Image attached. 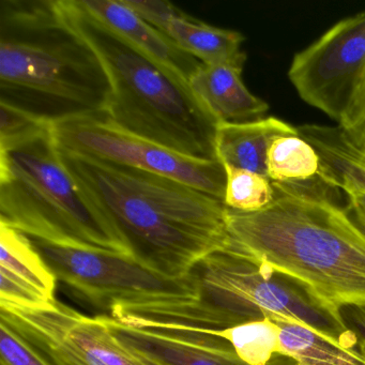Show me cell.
<instances>
[{"instance_id": "1", "label": "cell", "mask_w": 365, "mask_h": 365, "mask_svg": "<svg viewBox=\"0 0 365 365\" xmlns=\"http://www.w3.org/2000/svg\"><path fill=\"white\" fill-rule=\"evenodd\" d=\"M58 149L87 202L143 266L182 279L227 249L223 200L168 177Z\"/></svg>"}, {"instance_id": "2", "label": "cell", "mask_w": 365, "mask_h": 365, "mask_svg": "<svg viewBox=\"0 0 365 365\" xmlns=\"http://www.w3.org/2000/svg\"><path fill=\"white\" fill-rule=\"evenodd\" d=\"M259 212L228 209V251L300 286L337 319L365 309V234L345 207L275 190Z\"/></svg>"}, {"instance_id": "3", "label": "cell", "mask_w": 365, "mask_h": 365, "mask_svg": "<svg viewBox=\"0 0 365 365\" xmlns=\"http://www.w3.org/2000/svg\"><path fill=\"white\" fill-rule=\"evenodd\" d=\"M99 57L57 14L54 0L0 1V102L54 123L106 113Z\"/></svg>"}, {"instance_id": "4", "label": "cell", "mask_w": 365, "mask_h": 365, "mask_svg": "<svg viewBox=\"0 0 365 365\" xmlns=\"http://www.w3.org/2000/svg\"><path fill=\"white\" fill-rule=\"evenodd\" d=\"M63 22L97 54L110 85L106 114L119 127L189 157L217 160V121L187 85L87 11L54 0Z\"/></svg>"}, {"instance_id": "5", "label": "cell", "mask_w": 365, "mask_h": 365, "mask_svg": "<svg viewBox=\"0 0 365 365\" xmlns=\"http://www.w3.org/2000/svg\"><path fill=\"white\" fill-rule=\"evenodd\" d=\"M191 272L197 281V298L140 307V324L202 332L281 317L307 324L343 347L354 349L358 343L344 320L331 315L300 286L228 250L207 256Z\"/></svg>"}, {"instance_id": "6", "label": "cell", "mask_w": 365, "mask_h": 365, "mask_svg": "<svg viewBox=\"0 0 365 365\" xmlns=\"http://www.w3.org/2000/svg\"><path fill=\"white\" fill-rule=\"evenodd\" d=\"M0 223L53 245L130 256L63 165L53 125L0 147Z\"/></svg>"}, {"instance_id": "7", "label": "cell", "mask_w": 365, "mask_h": 365, "mask_svg": "<svg viewBox=\"0 0 365 365\" xmlns=\"http://www.w3.org/2000/svg\"><path fill=\"white\" fill-rule=\"evenodd\" d=\"M29 239L57 281L98 309L110 312L117 307L165 304L197 298V281L192 272L182 279H172L116 252Z\"/></svg>"}, {"instance_id": "8", "label": "cell", "mask_w": 365, "mask_h": 365, "mask_svg": "<svg viewBox=\"0 0 365 365\" xmlns=\"http://www.w3.org/2000/svg\"><path fill=\"white\" fill-rule=\"evenodd\" d=\"M288 78L309 106L349 131L365 119V10L294 55Z\"/></svg>"}, {"instance_id": "9", "label": "cell", "mask_w": 365, "mask_h": 365, "mask_svg": "<svg viewBox=\"0 0 365 365\" xmlns=\"http://www.w3.org/2000/svg\"><path fill=\"white\" fill-rule=\"evenodd\" d=\"M61 148L174 179L224 200L226 173L217 160L189 157L119 127L106 113L53 123Z\"/></svg>"}, {"instance_id": "10", "label": "cell", "mask_w": 365, "mask_h": 365, "mask_svg": "<svg viewBox=\"0 0 365 365\" xmlns=\"http://www.w3.org/2000/svg\"><path fill=\"white\" fill-rule=\"evenodd\" d=\"M0 322L52 365H146L115 337L103 316L88 317L57 300L43 309L0 305Z\"/></svg>"}, {"instance_id": "11", "label": "cell", "mask_w": 365, "mask_h": 365, "mask_svg": "<svg viewBox=\"0 0 365 365\" xmlns=\"http://www.w3.org/2000/svg\"><path fill=\"white\" fill-rule=\"evenodd\" d=\"M113 334L146 365H247L217 335L172 328H138L103 316Z\"/></svg>"}, {"instance_id": "12", "label": "cell", "mask_w": 365, "mask_h": 365, "mask_svg": "<svg viewBox=\"0 0 365 365\" xmlns=\"http://www.w3.org/2000/svg\"><path fill=\"white\" fill-rule=\"evenodd\" d=\"M57 279L26 235L0 223V305L43 309Z\"/></svg>"}, {"instance_id": "13", "label": "cell", "mask_w": 365, "mask_h": 365, "mask_svg": "<svg viewBox=\"0 0 365 365\" xmlns=\"http://www.w3.org/2000/svg\"><path fill=\"white\" fill-rule=\"evenodd\" d=\"M80 1L100 22L130 42L175 80L189 86L190 80L202 63L181 50L165 34L143 20L123 0Z\"/></svg>"}, {"instance_id": "14", "label": "cell", "mask_w": 365, "mask_h": 365, "mask_svg": "<svg viewBox=\"0 0 365 365\" xmlns=\"http://www.w3.org/2000/svg\"><path fill=\"white\" fill-rule=\"evenodd\" d=\"M267 177L283 193L341 202V191L329 179L319 153L300 135L279 136L273 140L267 153Z\"/></svg>"}, {"instance_id": "15", "label": "cell", "mask_w": 365, "mask_h": 365, "mask_svg": "<svg viewBox=\"0 0 365 365\" xmlns=\"http://www.w3.org/2000/svg\"><path fill=\"white\" fill-rule=\"evenodd\" d=\"M242 70L202 63L189 82L196 99L217 123H247L262 118L268 103L242 82Z\"/></svg>"}, {"instance_id": "16", "label": "cell", "mask_w": 365, "mask_h": 365, "mask_svg": "<svg viewBox=\"0 0 365 365\" xmlns=\"http://www.w3.org/2000/svg\"><path fill=\"white\" fill-rule=\"evenodd\" d=\"M299 135L298 128L277 117L247 123H217L215 157L222 165L267 176V153L275 138Z\"/></svg>"}, {"instance_id": "17", "label": "cell", "mask_w": 365, "mask_h": 365, "mask_svg": "<svg viewBox=\"0 0 365 365\" xmlns=\"http://www.w3.org/2000/svg\"><path fill=\"white\" fill-rule=\"evenodd\" d=\"M162 33L205 65L243 70L247 61L241 50L245 40L242 34L205 24L183 12L172 19Z\"/></svg>"}, {"instance_id": "18", "label": "cell", "mask_w": 365, "mask_h": 365, "mask_svg": "<svg viewBox=\"0 0 365 365\" xmlns=\"http://www.w3.org/2000/svg\"><path fill=\"white\" fill-rule=\"evenodd\" d=\"M279 329V354L297 365H365L360 349L333 343L307 324L285 318H270Z\"/></svg>"}, {"instance_id": "19", "label": "cell", "mask_w": 365, "mask_h": 365, "mask_svg": "<svg viewBox=\"0 0 365 365\" xmlns=\"http://www.w3.org/2000/svg\"><path fill=\"white\" fill-rule=\"evenodd\" d=\"M202 333L217 335L227 341L237 356L247 365H269L273 356L279 354V329L270 318Z\"/></svg>"}, {"instance_id": "20", "label": "cell", "mask_w": 365, "mask_h": 365, "mask_svg": "<svg viewBox=\"0 0 365 365\" xmlns=\"http://www.w3.org/2000/svg\"><path fill=\"white\" fill-rule=\"evenodd\" d=\"M224 166L226 173L224 204L239 212H259L274 202L275 191L270 179L264 175Z\"/></svg>"}, {"instance_id": "21", "label": "cell", "mask_w": 365, "mask_h": 365, "mask_svg": "<svg viewBox=\"0 0 365 365\" xmlns=\"http://www.w3.org/2000/svg\"><path fill=\"white\" fill-rule=\"evenodd\" d=\"M14 106L0 102V147L29 140L52 125Z\"/></svg>"}, {"instance_id": "22", "label": "cell", "mask_w": 365, "mask_h": 365, "mask_svg": "<svg viewBox=\"0 0 365 365\" xmlns=\"http://www.w3.org/2000/svg\"><path fill=\"white\" fill-rule=\"evenodd\" d=\"M0 365H52L26 339L0 322Z\"/></svg>"}, {"instance_id": "23", "label": "cell", "mask_w": 365, "mask_h": 365, "mask_svg": "<svg viewBox=\"0 0 365 365\" xmlns=\"http://www.w3.org/2000/svg\"><path fill=\"white\" fill-rule=\"evenodd\" d=\"M123 3L131 8L143 20L146 21L160 31H164L172 19L182 14V11L175 7L170 1L123 0Z\"/></svg>"}, {"instance_id": "24", "label": "cell", "mask_w": 365, "mask_h": 365, "mask_svg": "<svg viewBox=\"0 0 365 365\" xmlns=\"http://www.w3.org/2000/svg\"><path fill=\"white\" fill-rule=\"evenodd\" d=\"M344 193L347 197V207L345 208L348 215L365 234V192L349 190Z\"/></svg>"}, {"instance_id": "25", "label": "cell", "mask_w": 365, "mask_h": 365, "mask_svg": "<svg viewBox=\"0 0 365 365\" xmlns=\"http://www.w3.org/2000/svg\"><path fill=\"white\" fill-rule=\"evenodd\" d=\"M344 133L354 146L365 153V119L360 125L349 131H344Z\"/></svg>"}]
</instances>
